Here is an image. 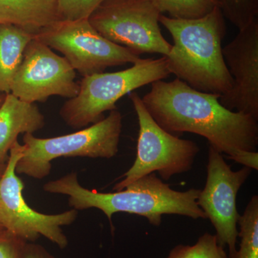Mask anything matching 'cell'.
Listing matches in <instances>:
<instances>
[{
    "instance_id": "3",
    "label": "cell",
    "mask_w": 258,
    "mask_h": 258,
    "mask_svg": "<svg viewBox=\"0 0 258 258\" xmlns=\"http://www.w3.org/2000/svg\"><path fill=\"white\" fill-rule=\"evenodd\" d=\"M159 21L174 42L169 53L164 56L170 74L201 92L220 96L230 92L233 79L222 54L227 26L220 8L192 20L161 15Z\"/></svg>"
},
{
    "instance_id": "21",
    "label": "cell",
    "mask_w": 258,
    "mask_h": 258,
    "mask_svg": "<svg viewBox=\"0 0 258 258\" xmlns=\"http://www.w3.org/2000/svg\"><path fill=\"white\" fill-rule=\"evenodd\" d=\"M19 258H57L43 246L35 242H25L22 244Z\"/></svg>"
},
{
    "instance_id": "22",
    "label": "cell",
    "mask_w": 258,
    "mask_h": 258,
    "mask_svg": "<svg viewBox=\"0 0 258 258\" xmlns=\"http://www.w3.org/2000/svg\"><path fill=\"white\" fill-rule=\"evenodd\" d=\"M232 160L246 166V167L250 168L251 169H254V170L258 169L257 152H246L244 151L236 156Z\"/></svg>"
},
{
    "instance_id": "15",
    "label": "cell",
    "mask_w": 258,
    "mask_h": 258,
    "mask_svg": "<svg viewBox=\"0 0 258 258\" xmlns=\"http://www.w3.org/2000/svg\"><path fill=\"white\" fill-rule=\"evenodd\" d=\"M34 37L35 34L20 27L0 24V93H10L24 52Z\"/></svg>"
},
{
    "instance_id": "12",
    "label": "cell",
    "mask_w": 258,
    "mask_h": 258,
    "mask_svg": "<svg viewBox=\"0 0 258 258\" xmlns=\"http://www.w3.org/2000/svg\"><path fill=\"white\" fill-rule=\"evenodd\" d=\"M222 54L233 86L220 97V103L230 111L258 120V18L239 30L235 38L222 47Z\"/></svg>"
},
{
    "instance_id": "19",
    "label": "cell",
    "mask_w": 258,
    "mask_h": 258,
    "mask_svg": "<svg viewBox=\"0 0 258 258\" xmlns=\"http://www.w3.org/2000/svg\"><path fill=\"white\" fill-rule=\"evenodd\" d=\"M106 0H57L60 20L76 21L88 20Z\"/></svg>"
},
{
    "instance_id": "5",
    "label": "cell",
    "mask_w": 258,
    "mask_h": 258,
    "mask_svg": "<svg viewBox=\"0 0 258 258\" xmlns=\"http://www.w3.org/2000/svg\"><path fill=\"white\" fill-rule=\"evenodd\" d=\"M123 117L117 109L103 120L75 133L40 139L33 134L23 136V155L15 171L36 179L50 174L51 161L60 157L111 159L118 152Z\"/></svg>"
},
{
    "instance_id": "23",
    "label": "cell",
    "mask_w": 258,
    "mask_h": 258,
    "mask_svg": "<svg viewBox=\"0 0 258 258\" xmlns=\"http://www.w3.org/2000/svg\"><path fill=\"white\" fill-rule=\"evenodd\" d=\"M7 163H1L0 162V179H1L2 176L4 174L5 168H6Z\"/></svg>"
},
{
    "instance_id": "1",
    "label": "cell",
    "mask_w": 258,
    "mask_h": 258,
    "mask_svg": "<svg viewBox=\"0 0 258 258\" xmlns=\"http://www.w3.org/2000/svg\"><path fill=\"white\" fill-rule=\"evenodd\" d=\"M220 97L176 79L153 83L142 99L157 124L173 135L198 134L232 160L244 151L257 152L258 120L227 109Z\"/></svg>"
},
{
    "instance_id": "24",
    "label": "cell",
    "mask_w": 258,
    "mask_h": 258,
    "mask_svg": "<svg viewBox=\"0 0 258 258\" xmlns=\"http://www.w3.org/2000/svg\"><path fill=\"white\" fill-rule=\"evenodd\" d=\"M5 96H6V94H5V93H0V106H2L3 102H4Z\"/></svg>"
},
{
    "instance_id": "17",
    "label": "cell",
    "mask_w": 258,
    "mask_h": 258,
    "mask_svg": "<svg viewBox=\"0 0 258 258\" xmlns=\"http://www.w3.org/2000/svg\"><path fill=\"white\" fill-rule=\"evenodd\" d=\"M166 258H227L224 247L217 242L216 235L204 234L194 245L174 247Z\"/></svg>"
},
{
    "instance_id": "18",
    "label": "cell",
    "mask_w": 258,
    "mask_h": 258,
    "mask_svg": "<svg viewBox=\"0 0 258 258\" xmlns=\"http://www.w3.org/2000/svg\"><path fill=\"white\" fill-rule=\"evenodd\" d=\"M225 18L238 30L258 18V0H217Z\"/></svg>"
},
{
    "instance_id": "9",
    "label": "cell",
    "mask_w": 258,
    "mask_h": 258,
    "mask_svg": "<svg viewBox=\"0 0 258 258\" xmlns=\"http://www.w3.org/2000/svg\"><path fill=\"white\" fill-rule=\"evenodd\" d=\"M35 36L61 52L83 77L101 74L113 66L134 64L141 58L126 47L102 36L88 20H59L42 28Z\"/></svg>"
},
{
    "instance_id": "11",
    "label": "cell",
    "mask_w": 258,
    "mask_h": 258,
    "mask_svg": "<svg viewBox=\"0 0 258 258\" xmlns=\"http://www.w3.org/2000/svg\"><path fill=\"white\" fill-rule=\"evenodd\" d=\"M76 73L64 57L34 37L12 83L10 93L27 103H44L52 96L74 98L79 91Z\"/></svg>"
},
{
    "instance_id": "4",
    "label": "cell",
    "mask_w": 258,
    "mask_h": 258,
    "mask_svg": "<svg viewBox=\"0 0 258 258\" xmlns=\"http://www.w3.org/2000/svg\"><path fill=\"white\" fill-rule=\"evenodd\" d=\"M170 75L166 57L162 56L140 58L132 67L118 72L84 76L76 96L61 107L60 117L71 128H86L103 120L105 112L116 109L115 103L125 95Z\"/></svg>"
},
{
    "instance_id": "16",
    "label": "cell",
    "mask_w": 258,
    "mask_h": 258,
    "mask_svg": "<svg viewBox=\"0 0 258 258\" xmlns=\"http://www.w3.org/2000/svg\"><path fill=\"white\" fill-rule=\"evenodd\" d=\"M161 15L192 20L205 17L219 7L217 0H150Z\"/></svg>"
},
{
    "instance_id": "8",
    "label": "cell",
    "mask_w": 258,
    "mask_h": 258,
    "mask_svg": "<svg viewBox=\"0 0 258 258\" xmlns=\"http://www.w3.org/2000/svg\"><path fill=\"white\" fill-rule=\"evenodd\" d=\"M161 15L150 0H106L88 20L102 36L137 55L166 56L171 45L161 33Z\"/></svg>"
},
{
    "instance_id": "20",
    "label": "cell",
    "mask_w": 258,
    "mask_h": 258,
    "mask_svg": "<svg viewBox=\"0 0 258 258\" xmlns=\"http://www.w3.org/2000/svg\"><path fill=\"white\" fill-rule=\"evenodd\" d=\"M24 242L5 230L0 234V258H19Z\"/></svg>"
},
{
    "instance_id": "10",
    "label": "cell",
    "mask_w": 258,
    "mask_h": 258,
    "mask_svg": "<svg viewBox=\"0 0 258 258\" xmlns=\"http://www.w3.org/2000/svg\"><path fill=\"white\" fill-rule=\"evenodd\" d=\"M207 171L206 184L198 199L199 207L215 227L218 244L227 246L230 258H237V226L240 216L237 210V194L252 169L243 166L232 171L222 153L210 145Z\"/></svg>"
},
{
    "instance_id": "7",
    "label": "cell",
    "mask_w": 258,
    "mask_h": 258,
    "mask_svg": "<svg viewBox=\"0 0 258 258\" xmlns=\"http://www.w3.org/2000/svg\"><path fill=\"white\" fill-rule=\"evenodd\" d=\"M23 147L18 141L10 151L4 174L0 179V223L7 232L26 242H35L40 237L61 249L69 244L62 227L77 220L78 210L72 209L55 215H46L34 210L24 198V183L15 168L23 155Z\"/></svg>"
},
{
    "instance_id": "6",
    "label": "cell",
    "mask_w": 258,
    "mask_h": 258,
    "mask_svg": "<svg viewBox=\"0 0 258 258\" xmlns=\"http://www.w3.org/2000/svg\"><path fill=\"white\" fill-rule=\"evenodd\" d=\"M129 98L139 121L137 157L113 189L120 191L152 173L157 172L161 179L168 181L173 176L191 170L200 152L198 144L180 139L159 126L146 109L138 93H131Z\"/></svg>"
},
{
    "instance_id": "13",
    "label": "cell",
    "mask_w": 258,
    "mask_h": 258,
    "mask_svg": "<svg viewBox=\"0 0 258 258\" xmlns=\"http://www.w3.org/2000/svg\"><path fill=\"white\" fill-rule=\"evenodd\" d=\"M45 117L35 103L21 101L11 93L0 106V162H8L10 151L19 135L43 128Z\"/></svg>"
},
{
    "instance_id": "2",
    "label": "cell",
    "mask_w": 258,
    "mask_h": 258,
    "mask_svg": "<svg viewBox=\"0 0 258 258\" xmlns=\"http://www.w3.org/2000/svg\"><path fill=\"white\" fill-rule=\"evenodd\" d=\"M43 190L67 195L70 206L75 210H101L111 225L112 217L118 212L146 217L151 225L157 227L161 225L164 215H181L195 220L208 219L198 204L201 189L176 191L158 178L156 173L143 176L115 192L102 193L83 187L76 172L48 181Z\"/></svg>"
},
{
    "instance_id": "25",
    "label": "cell",
    "mask_w": 258,
    "mask_h": 258,
    "mask_svg": "<svg viewBox=\"0 0 258 258\" xmlns=\"http://www.w3.org/2000/svg\"><path fill=\"white\" fill-rule=\"evenodd\" d=\"M5 230L4 227H3V225L0 223V234L3 233V232H5Z\"/></svg>"
},
{
    "instance_id": "14",
    "label": "cell",
    "mask_w": 258,
    "mask_h": 258,
    "mask_svg": "<svg viewBox=\"0 0 258 258\" xmlns=\"http://www.w3.org/2000/svg\"><path fill=\"white\" fill-rule=\"evenodd\" d=\"M57 0H0V24H10L33 34L59 21Z\"/></svg>"
}]
</instances>
